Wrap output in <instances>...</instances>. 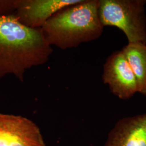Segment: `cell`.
Masks as SVG:
<instances>
[{"instance_id": "1", "label": "cell", "mask_w": 146, "mask_h": 146, "mask_svg": "<svg viewBox=\"0 0 146 146\" xmlns=\"http://www.w3.org/2000/svg\"><path fill=\"white\" fill-rule=\"evenodd\" d=\"M52 52L41 28L23 25L14 14L0 16V79L12 75L23 82L27 70L46 63Z\"/></svg>"}, {"instance_id": "2", "label": "cell", "mask_w": 146, "mask_h": 146, "mask_svg": "<svg viewBox=\"0 0 146 146\" xmlns=\"http://www.w3.org/2000/svg\"><path fill=\"white\" fill-rule=\"evenodd\" d=\"M99 0H84L58 11L41 29L48 44L65 50L94 41L103 33Z\"/></svg>"}, {"instance_id": "3", "label": "cell", "mask_w": 146, "mask_h": 146, "mask_svg": "<svg viewBox=\"0 0 146 146\" xmlns=\"http://www.w3.org/2000/svg\"><path fill=\"white\" fill-rule=\"evenodd\" d=\"M146 0H99L100 20L121 30L128 43L146 44Z\"/></svg>"}, {"instance_id": "4", "label": "cell", "mask_w": 146, "mask_h": 146, "mask_svg": "<svg viewBox=\"0 0 146 146\" xmlns=\"http://www.w3.org/2000/svg\"><path fill=\"white\" fill-rule=\"evenodd\" d=\"M102 79L111 93L120 99H129L138 93L135 75L121 50L115 51L106 59Z\"/></svg>"}, {"instance_id": "5", "label": "cell", "mask_w": 146, "mask_h": 146, "mask_svg": "<svg viewBox=\"0 0 146 146\" xmlns=\"http://www.w3.org/2000/svg\"><path fill=\"white\" fill-rule=\"evenodd\" d=\"M0 146H47L39 127L21 115L0 113Z\"/></svg>"}, {"instance_id": "6", "label": "cell", "mask_w": 146, "mask_h": 146, "mask_svg": "<svg viewBox=\"0 0 146 146\" xmlns=\"http://www.w3.org/2000/svg\"><path fill=\"white\" fill-rule=\"evenodd\" d=\"M84 0H19L14 14L25 26L41 28L50 17L58 11Z\"/></svg>"}, {"instance_id": "7", "label": "cell", "mask_w": 146, "mask_h": 146, "mask_svg": "<svg viewBox=\"0 0 146 146\" xmlns=\"http://www.w3.org/2000/svg\"><path fill=\"white\" fill-rule=\"evenodd\" d=\"M103 146H146V113L119 120Z\"/></svg>"}, {"instance_id": "8", "label": "cell", "mask_w": 146, "mask_h": 146, "mask_svg": "<svg viewBox=\"0 0 146 146\" xmlns=\"http://www.w3.org/2000/svg\"><path fill=\"white\" fill-rule=\"evenodd\" d=\"M121 50L135 75L138 93L146 95V44L128 43Z\"/></svg>"}, {"instance_id": "9", "label": "cell", "mask_w": 146, "mask_h": 146, "mask_svg": "<svg viewBox=\"0 0 146 146\" xmlns=\"http://www.w3.org/2000/svg\"><path fill=\"white\" fill-rule=\"evenodd\" d=\"M19 0H0V16L14 14Z\"/></svg>"}, {"instance_id": "10", "label": "cell", "mask_w": 146, "mask_h": 146, "mask_svg": "<svg viewBox=\"0 0 146 146\" xmlns=\"http://www.w3.org/2000/svg\"></svg>"}]
</instances>
